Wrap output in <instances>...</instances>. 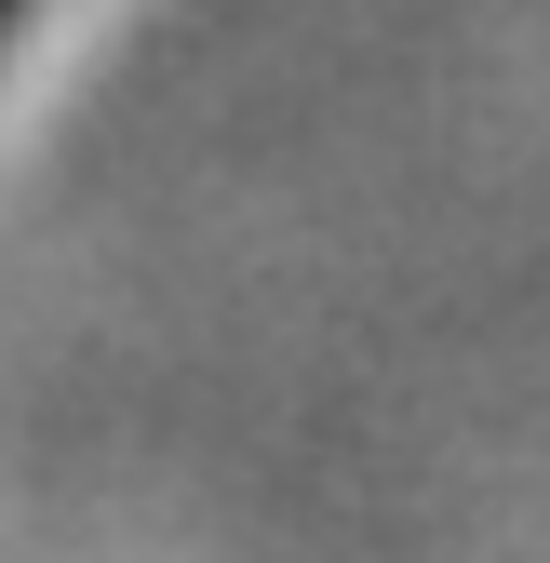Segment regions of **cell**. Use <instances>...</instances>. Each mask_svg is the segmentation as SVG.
<instances>
[{
	"label": "cell",
	"instance_id": "1",
	"mask_svg": "<svg viewBox=\"0 0 550 563\" xmlns=\"http://www.w3.org/2000/svg\"><path fill=\"white\" fill-rule=\"evenodd\" d=\"M0 14H28V0H0Z\"/></svg>",
	"mask_w": 550,
	"mask_h": 563
}]
</instances>
